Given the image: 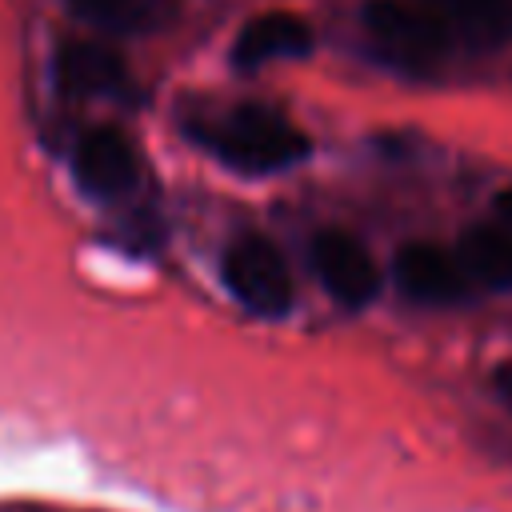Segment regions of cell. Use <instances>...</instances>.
I'll use <instances>...</instances> for the list:
<instances>
[{
    "instance_id": "6da1fadb",
    "label": "cell",
    "mask_w": 512,
    "mask_h": 512,
    "mask_svg": "<svg viewBox=\"0 0 512 512\" xmlns=\"http://www.w3.org/2000/svg\"><path fill=\"white\" fill-rule=\"evenodd\" d=\"M188 136L240 176L288 172L312 156V140L268 104H232L216 116L192 120Z\"/></svg>"
},
{
    "instance_id": "7a4b0ae2",
    "label": "cell",
    "mask_w": 512,
    "mask_h": 512,
    "mask_svg": "<svg viewBox=\"0 0 512 512\" xmlns=\"http://www.w3.org/2000/svg\"><path fill=\"white\" fill-rule=\"evenodd\" d=\"M360 20H364L372 48L388 64L416 72V76L436 72L456 44V36L416 0H368Z\"/></svg>"
},
{
    "instance_id": "3957f363",
    "label": "cell",
    "mask_w": 512,
    "mask_h": 512,
    "mask_svg": "<svg viewBox=\"0 0 512 512\" xmlns=\"http://www.w3.org/2000/svg\"><path fill=\"white\" fill-rule=\"evenodd\" d=\"M220 280L232 300L256 320H284L292 312V272L268 236H236L220 256Z\"/></svg>"
},
{
    "instance_id": "277c9868",
    "label": "cell",
    "mask_w": 512,
    "mask_h": 512,
    "mask_svg": "<svg viewBox=\"0 0 512 512\" xmlns=\"http://www.w3.org/2000/svg\"><path fill=\"white\" fill-rule=\"evenodd\" d=\"M56 92L68 100H112L124 104L136 96V80L124 56L100 40H64L52 56Z\"/></svg>"
},
{
    "instance_id": "5b68a950",
    "label": "cell",
    "mask_w": 512,
    "mask_h": 512,
    "mask_svg": "<svg viewBox=\"0 0 512 512\" xmlns=\"http://www.w3.org/2000/svg\"><path fill=\"white\" fill-rule=\"evenodd\" d=\"M72 176L92 200H124L140 184V152L116 124H96L72 144Z\"/></svg>"
},
{
    "instance_id": "8992f818",
    "label": "cell",
    "mask_w": 512,
    "mask_h": 512,
    "mask_svg": "<svg viewBox=\"0 0 512 512\" xmlns=\"http://www.w3.org/2000/svg\"><path fill=\"white\" fill-rule=\"evenodd\" d=\"M308 264L340 308H368L380 292L376 256L364 248V240H356L344 228L316 232L308 244Z\"/></svg>"
},
{
    "instance_id": "52a82bcc",
    "label": "cell",
    "mask_w": 512,
    "mask_h": 512,
    "mask_svg": "<svg viewBox=\"0 0 512 512\" xmlns=\"http://www.w3.org/2000/svg\"><path fill=\"white\" fill-rule=\"evenodd\" d=\"M392 280L404 300L424 308H452L472 296V280L456 252L440 244H404L392 260Z\"/></svg>"
},
{
    "instance_id": "ba28073f",
    "label": "cell",
    "mask_w": 512,
    "mask_h": 512,
    "mask_svg": "<svg viewBox=\"0 0 512 512\" xmlns=\"http://www.w3.org/2000/svg\"><path fill=\"white\" fill-rule=\"evenodd\" d=\"M316 36L312 24L296 12H260L252 16L232 40V64L240 72H256L276 60H304Z\"/></svg>"
},
{
    "instance_id": "9c48e42d",
    "label": "cell",
    "mask_w": 512,
    "mask_h": 512,
    "mask_svg": "<svg viewBox=\"0 0 512 512\" xmlns=\"http://www.w3.org/2000/svg\"><path fill=\"white\" fill-rule=\"evenodd\" d=\"M424 4L456 40L472 48H500L512 40V0H416Z\"/></svg>"
},
{
    "instance_id": "30bf717a",
    "label": "cell",
    "mask_w": 512,
    "mask_h": 512,
    "mask_svg": "<svg viewBox=\"0 0 512 512\" xmlns=\"http://www.w3.org/2000/svg\"><path fill=\"white\" fill-rule=\"evenodd\" d=\"M68 8L104 36H152L176 20V0H68Z\"/></svg>"
},
{
    "instance_id": "8fae6325",
    "label": "cell",
    "mask_w": 512,
    "mask_h": 512,
    "mask_svg": "<svg viewBox=\"0 0 512 512\" xmlns=\"http://www.w3.org/2000/svg\"><path fill=\"white\" fill-rule=\"evenodd\" d=\"M456 256L476 288L512 292V224H476L460 236Z\"/></svg>"
},
{
    "instance_id": "7c38bea8",
    "label": "cell",
    "mask_w": 512,
    "mask_h": 512,
    "mask_svg": "<svg viewBox=\"0 0 512 512\" xmlns=\"http://www.w3.org/2000/svg\"><path fill=\"white\" fill-rule=\"evenodd\" d=\"M492 396L512 412V360H500L492 368Z\"/></svg>"
},
{
    "instance_id": "4fadbf2b",
    "label": "cell",
    "mask_w": 512,
    "mask_h": 512,
    "mask_svg": "<svg viewBox=\"0 0 512 512\" xmlns=\"http://www.w3.org/2000/svg\"><path fill=\"white\" fill-rule=\"evenodd\" d=\"M492 208H496V220H500V224H512V184L496 192V200H492Z\"/></svg>"
}]
</instances>
